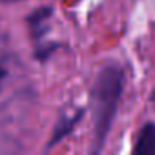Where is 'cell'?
Returning <instances> with one entry per match:
<instances>
[{"label": "cell", "instance_id": "obj_4", "mask_svg": "<svg viewBox=\"0 0 155 155\" xmlns=\"http://www.w3.org/2000/svg\"><path fill=\"white\" fill-rule=\"evenodd\" d=\"M132 153L135 155H155V124L147 122L142 125L135 138Z\"/></svg>", "mask_w": 155, "mask_h": 155}, {"label": "cell", "instance_id": "obj_7", "mask_svg": "<svg viewBox=\"0 0 155 155\" xmlns=\"http://www.w3.org/2000/svg\"><path fill=\"white\" fill-rule=\"evenodd\" d=\"M0 2H5V4H8V2H20V0H0Z\"/></svg>", "mask_w": 155, "mask_h": 155}, {"label": "cell", "instance_id": "obj_1", "mask_svg": "<svg viewBox=\"0 0 155 155\" xmlns=\"http://www.w3.org/2000/svg\"><path fill=\"white\" fill-rule=\"evenodd\" d=\"M125 90V72L118 64H107L100 68L90 88V107L94 138L92 152L100 153L112 132L120 100Z\"/></svg>", "mask_w": 155, "mask_h": 155}, {"label": "cell", "instance_id": "obj_3", "mask_svg": "<svg viewBox=\"0 0 155 155\" xmlns=\"http://www.w3.org/2000/svg\"><path fill=\"white\" fill-rule=\"evenodd\" d=\"M54 15V7L50 5H44V7L35 8L32 14L27 15L25 22L28 25V30L34 40H42L47 32V20Z\"/></svg>", "mask_w": 155, "mask_h": 155}, {"label": "cell", "instance_id": "obj_6", "mask_svg": "<svg viewBox=\"0 0 155 155\" xmlns=\"http://www.w3.org/2000/svg\"><path fill=\"white\" fill-rule=\"evenodd\" d=\"M5 77H7V68H5L4 62H0V85H2V82L5 80Z\"/></svg>", "mask_w": 155, "mask_h": 155}, {"label": "cell", "instance_id": "obj_2", "mask_svg": "<svg viewBox=\"0 0 155 155\" xmlns=\"http://www.w3.org/2000/svg\"><path fill=\"white\" fill-rule=\"evenodd\" d=\"M84 115H85V108H78V110L74 112V114L60 115L58 120H57V124L54 125V130H52V135H50V138H48V142H47L45 150H52V148L57 147L64 138H67L68 135L75 130L77 124L84 118Z\"/></svg>", "mask_w": 155, "mask_h": 155}, {"label": "cell", "instance_id": "obj_5", "mask_svg": "<svg viewBox=\"0 0 155 155\" xmlns=\"http://www.w3.org/2000/svg\"><path fill=\"white\" fill-rule=\"evenodd\" d=\"M55 52V44H38L37 48H35V58L40 62L47 60L48 57H50L52 54Z\"/></svg>", "mask_w": 155, "mask_h": 155}]
</instances>
